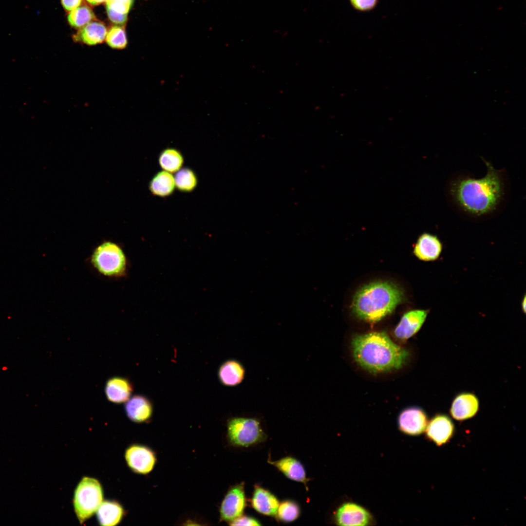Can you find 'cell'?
I'll use <instances>...</instances> for the list:
<instances>
[{"mask_svg": "<svg viewBox=\"0 0 526 526\" xmlns=\"http://www.w3.org/2000/svg\"><path fill=\"white\" fill-rule=\"evenodd\" d=\"M487 173L481 178L468 176L453 180L449 187L452 201L462 212L472 217L482 218L494 213L503 202L505 184L503 172L483 159Z\"/></svg>", "mask_w": 526, "mask_h": 526, "instance_id": "cell-1", "label": "cell"}, {"mask_svg": "<svg viewBox=\"0 0 526 526\" xmlns=\"http://www.w3.org/2000/svg\"><path fill=\"white\" fill-rule=\"evenodd\" d=\"M351 345L356 362L374 374L401 368L409 355L406 349L395 343L384 332L355 336Z\"/></svg>", "mask_w": 526, "mask_h": 526, "instance_id": "cell-2", "label": "cell"}, {"mask_svg": "<svg viewBox=\"0 0 526 526\" xmlns=\"http://www.w3.org/2000/svg\"><path fill=\"white\" fill-rule=\"evenodd\" d=\"M405 300L403 290L389 281H374L360 287L351 305L354 314L364 321L375 323L391 314Z\"/></svg>", "mask_w": 526, "mask_h": 526, "instance_id": "cell-3", "label": "cell"}, {"mask_svg": "<svg viewBox=\"0 0 526 526\" xmlns=\"http://www.w3.org/2000/svg\"><path fill=\"white\" fill-rule=\"evenodd\" d=\"M103 500L100 482L93 477H83L75 488L73 498L74 511L80 524L96 513Z\"/></svg>", "mask_w": 526, "mask_h": 526, "instance_id": "cell-4", "label": "cell"}, {"mask_svg": "<svg viewBox=\"0 0 526 526\" xmlns=\"http://www.w3.org/2000/svg\"><path fill=\"white\" fill-rule=\"evenodd\" d=\"M91 262L98 272L107 277H121L126 272L125 255L119 245L110 241L102 243L94 250Z\"/></svg>", "mask_w": 526, "mask_h": 526, "instance_id": "cell-5", "label": "cell"}, {"mask_svg": "<svg viewBox=\"0 0 526 526\" xmlns=\"http://www.w3.org/2000/svg\"><path fill=\"white\" fill-rule=\"evenodd\" d=\"M227 439L233 446L248 447L264 441L266 437L259 420L235 417L227 423Z\"/></svg>", "mask_w": 526, "mask_h": 526, "instance_id": "cell-6", "label": "cell"}, {"mask_svg": "<svg viewBox=\"0 0 526 526\" xmlns=\"http://www.w3.org/2000/svg\"><path fill=\"white\" fill-rule=\"evenodd\" d=\"M125 458L132 471L143 475L150 473L157 462L155 451L150 447L139 444L130 445L125 451Z\"/></svg>", "mask_w": 526, "mask_h": 526, "instance_id": "cell-7", "label": "cell"}, {"mask_svg": "<svg viewBox=\"0 0 526 526\" xmlns=\"http://www.w3.org/2000/svg\"><path fill=\"white\" fill-rule=\"evenodd\" d=\"M246 506L244 483L231 487L225 494L219 507L221 521L229 523L241 516Z\"/></svg>", "mask_w": 526, "mask_h": 526, "instance_id": "cell-8", "label": "cell"}, {"mask_svg": "<svg viewBox=\"0 0 526 526\" xmlns=\"http://www.w3.org/2000/svg\"><path fill=\"white\" fill-rule=\"evenodd\" d=\"M334 518L338 526H369L374 522L373 517L367 509L351 502L342 504L336 510Z\"/></svg>", "mask_w": 526, "mask_h": 526, "instance_id": "cell-9", "label": "cell"}, {"mask_svg": "<svg viewBox=\"0 0 526 526\" xmlns=\"http://www.w3.org/2000/svg\"><path fill=\"white\" fill-rule=\"evenodd\" d=\"M399 430L405 434L418 435L423 433L428 424L426 413L422 409L412 407L404 410L398 418Z\"/></svg>", "mask_w": 526, "mask_h": 526, "instance_id": "cell-10", "label": "cell"}, {"mask_svg": "<svg viewBox=\"0 0 526 526\" xmlns=\"http://www.w3.org/2000/svg\"><path fill=\"white\" fill-rule=\"evenodd\" d=\"M428 313V310L424 309H414L405 313L394 330L395 337L405 340L414 335L424 324Z\"/></svg>", "mask_w": 526, "mask_h": 526, "instance_id": "cell-11", "label": "cell"}, {"mask_svg": "<svg viewBox=\"0 0 526 526\" xmlns=\"http://www.w3.org/2000/svg\"><path fill=\"white\" fill-rule=\"evenodd\" d=\"M442 250L443 244L436 235L424 232L418 238L413 252L420 260L432 262L439 258Z\"/></svg>", "mask_w": 526, "mask_h": 526, "instance_id": "cell-12", "label": "cell"}, {"mask_svg": "<svg viewBox=\"0 0 526 526\" xmlns=\"http://www.w3.org/2000/svg\"><path fill=\"white\" fill-rule=\"evenodd\" d=\"M454 424L446 414H436L427 424L426 435L429 439L437 445L446 443L451 437L454 432Z\"/></svg>", "mask_w": 526, "mask_h": 526, "instance_id": "cell-13", "label": "cell"}, {"mask_svg": "<svg viewBox=\"0 0 526 526\" xmlns=\"http://www.w3.org/2000/svg\"><path fill=\"white\" fill-rule=\"evenodd\" d=\"M479 402L473 394L463 392L457 395L452 401L450 413L452 417L462 421L474 416L479 410Z\"/></svg>", "mask_w": 526, "mask_h": 526, "instance_id": "cell-14", "label": "cell"}, {"mask_svg": "<svg viewBox=\"0 0 526 526\" xmlns=\"http://www.w3.org/2000/svg\"><path fill=\"white\" fill-rule=\"evenodd\" d=\"M125 409L128 418L133 422L147 423L150 420L153 407L150 401L145 396L135 395L125 403Z\"/></svg>", "mask_w": 526, "mask_h": 526, "instance_id": "cell-15", "label": "cell"}, {"mask_svg": "<svg viewBox=\"0 0 526 526\" xmlns=\"http://www.w3.org/2000/svg\"><path fill=\"white\" fill-rule=\"evenodd\" d=\"M133 390L132 382L127 378L114 376L106 383L105 394L107 399L114 403L126 402Z\"/></svg>", "mask_w": 526, "mask_h": 526, "instance_id": "cell-16", "label": "cell"}, {"mask_svg": "<svg viewBox=\"0 0 526 526\" xmlns=\"http://www.w3.org/2000/svg\"><path fill=\"white\" fill-rule=\"evenodd\" d=\"M251 505L255 510L262 514L276 517L279 502L271 492L257 485L255 487Z\"/></svg>", "mask_w": 526, "mask_h": 526, "instance_id": "cell-17", "label": "cell"}, {"mask_svg": "<svg viewBox=\"0 0 526 526\" xmlns=\"http://www.w3.org/2000/svg\"><path fill=\"white\" fill-rule=\"evenodd\" d=\"M107 29L105 24L98 21H92L73 36L75 42L93 46L102 43L106 38Z\"/></svg>", "mask_w": 526, "mask_h": 526, "instance_id": "cell-18", "label": "cell"}, {"mask_svg": "<svg viewBox=\"0 0 526 526\" xmlns=\"http://www.w3.org/2000/svg\"><path fill=\"white\" fill-rule=\"evenodd\" d=\"M268 462L289 479L302 483L308 490L307 484L309 479L306 477L304 467L298 460L291 456H286L277 461H271L268 459Z\"/></svg>", "mask_w": 526, "mask_h": 526, "instance_id": "cell-19", "label": "cell"}, {"mask_svg": "<svg viewBox=\"0 0 526 526\" xmlns=\"http://www.w3.org/2000/svg\"><path fill=\"white\" fill-rule=\"evenodd\" d=\"M98 523L102 526L118 525L125 513L122 506L115 500L103 501L96 511Z\"/></svg>", "mask_w": 526, "mask_h": 526, "instance_id": "cell-20", "label": "cell"}, {"mask_svg": "<svg viewBox=\"0 0 526 526\" xmlns=\"http://www.w3.org/2000/svg\"><path fill=\"white\" fill-rule=\"evenodd\" d=\"M245 374V368L240 362L235 359H229L220 367L218 376L223 385L235 386L243 381Z\"/></svg>", "mask_w": 526, "mask_h": 526, "instance_id": "cell-21", "label": "cell"}, {"mask_svg": "<svg viewBox=\"0 0 526 526\" xmlns=\"http://www.w3.org/2000/svg\"><path fill=\"white\" fill-rule=\"evenodd\" d=\"M175 184L173 176L165 170L157 172L149 182V189L152 194L160 197H167L174 191Z\"/></svg>", "mask_w": 526, "mask_h": 526, "instance_id": "cell-22", "label": "cell"}, {"mask_svg": "<svg viewBox=\"0 0 526 526\" xmlns=\"http://www.w3.org/2000/svg\"><path fill=\"white\" fill-rule=\"evenodd\" d=\"M184 159L177 149L169 148L163 150L159 154L158 162L161 168L170 173L176 172L182 168Z\"/></svg>", "mask_w": 526, "mask_h": 526, "instance_id": "cell-23", "label": "cell"}, {"mask_svg": "<svg viewBox=\"0 0 526 526\" xmlns=\"http://www.w3.org/2000/svg\"><path fill=\"white\" fill-rule=\"evenodd\" d=\"M175 187L180 191L190 192L193 191L198 184L195 172L190 168H181L176 172L174 176Z\"/></svg>", "mask_w": 526, "mask_h": 526, "instance_id": "cell-24", "label": "cell"}, {"mask_svg": "<svg viewBox=\"0 0 526 526\" xmlns=\"http://www.w3.org/2000/svg\"><path fill=\"white\" fill-rule=\"evenodd\" d=\"M67 19L71 26L79 29L89 22L96 20L92 9L86 5L79 6L70 11Z\"/></svg>", "mask_w": 526, "mask_h": 526, "instance_id": "cell-25", "label": "cell"}, {"mask_svg": "<svg viewBox=\"0 0 526 526\" xmlns=\"http://www.w3.org/2000/svg\"><path fill=\"white\" fill-rule=\"evenodd\" d=\"M105 40L107 44L115 49H123L128 44L124 28L120 25H113L107 31Z\"/></svg>", "mask_w": 526, "mask_h": 526, "instance_id": "cell-26", "label": "cell"}, {"mask_svg": "<svg viewBox=\"0 0 526 526\" xmlns=\"http://www.w3.org/2000/svg\"><path fill=\"white\" fill-rule=\"evenodd\" d=\"M300 514L298 505L293 501L285 500L279 504L276 516L280 521L288 523L296 520Z\"/></svg>", "mask_w": 526, "mask_h": 526, "instance_id": "cell-27", "label": "cell"}, {"mask_svg": "<svg viewBox=\"0 0 526 526\" xmlns=\"http://www.w3.org/2000/svg\"><path fill=\"white\" fill-rule=\"evenodd\" d=\"M134 0H107L106 7L107 12L127 15L132 8Z\"/></svg>", "mask_w": 526, "mask_h": 526, "instance_id": "cell-28", "label": "cell"}, {"mask_svg": "<svg viewBox=\"0 0 526 526\" xmlns=\"http://www.w3.org/2000/svg\"><path fill=\"white\" fill-rule=\"evenodd\" d=\"M230 526H261V524L254 518L242 515L229 523Z\"/></svg>", "mask_w": 526, "mask_h": 526, "instance_id": "cell-29", "label": "cell"}, {"mask_svg": "<svg viewBox=\"0 0 526 526\" xmlns=\"http://www.w3.org/2000/svg\"><path fill=\"white\" fill-rule=\"evenodd\" d=\"M352 5L359 11H368L376 5L377 0H350Z\"/></svg>", "mask_w": 526, "mask_h": 526, "instance_id": "cell-30", "label": "cell"}, {"mask_svg": "<svg viewBox=\"0 0 526 526\" xmlns=\"http://www.w3.org/2000/svg\"><path fill=\"white\" fill-rule=\"evenodd\" d=\"M82 0H61V4L67 11H71L80 5Z\"/></svg>", "mask_w": 526, "mask_h": 526, "instance_id": "cell-31", "label": "cell"}, {"mask_svg": "<svg viewBox=\"0 0 526 526\" xmlns=\"http://www.w3.org/2000/svg\"><path fill=\"white\" fill-rule=\"evenodd\" d=\"M89 3L93 5H97L106 2L107 0H86Z\"/></svg>", "mask_w": 526, "mask_h": 526, "instance_id": "cell-32", "label": "cell"}, {"mask_svg": "<svg viewBox=\"0 0 526 526\" xmlns=\"http://www.w3.org/2000/svg\"><path fill=\"white\" fill-rule=\"evenodd\" d=\"M526 296H525L524 297V298H523L522 301V304H521L522 311L525 313H526Z\"/></svg>", "mask_w": 526, "mask_h": 526, "instance_id": "cell-33", "label": "cell"}]
</instances>
